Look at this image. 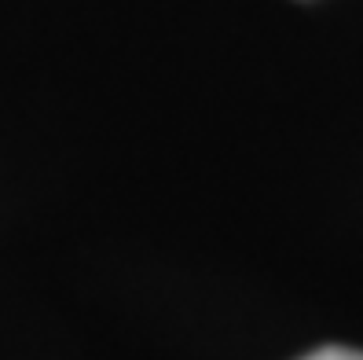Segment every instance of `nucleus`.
<instances>
[{
	"mask_svg": "<svg viewBox=\"0 0 363 360\" xmlns=\"http://www.w3.org/2000/svg\"><path fill=\"white\" fill-rule=\"evenodd\" d=\"M305 360H363V353H356V349H341V346H327V349L308 353Z\"/></svg>",
	"mask_w": 363,
	"mask_h": 360,
	"instance_id": "obj_1",
	"label": "nucleus"
}]
</instances>
